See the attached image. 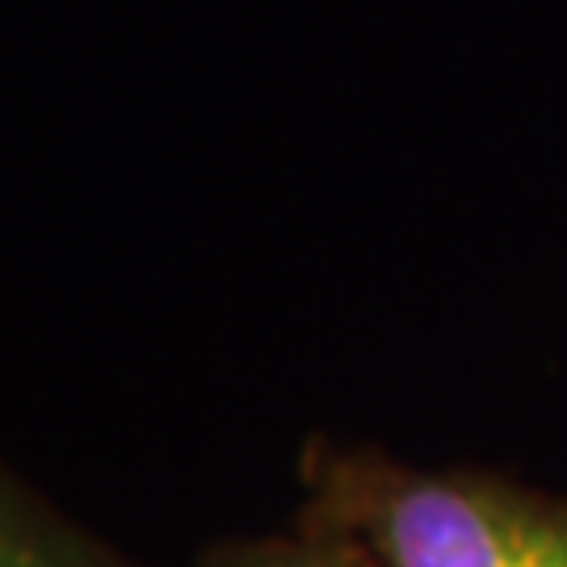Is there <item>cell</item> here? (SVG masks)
<instances>
[{"label":"cell","instance_id":"cell-1","mask_svg":"<svg viewBox=\"0 0 567 567\" xmlns=\"http://www.w3.org/2000/svg\"><path fill=\"white\" fill-rule=\"evenodd\" d=\"M299 522L374 567H567V492L480 466H416L379 446L311 442Z\"/></svg>","mask_w":567,"mask_h":567},{"label":"cell","instance_id":"cell-2","mask_svg":"<svg viewBox=\"0 0 567 567\" xmlns=\"http://www.w3.org/2000/svg\"><path fill=\"white\" fill-rule=\"evenodd\" d=\"M0 567H131L0 463Z\"/></svg>","mask_w":567,"mask_h":567},{"label":"cell","instance_id":"cell-3","mask_svg":"<svg viewBox=\"0 0 567 567\" xmlns=\"http://www.w3.org/2000/svg\"><path fill=\"white\" fill-rule=\"evenodd\" d=\"M194 567H374L353 543L320 526L295 522L286 534H265V538H231L198 555Z\"/></svg>","mask_w":567,"mask_h":567}]
</instances>
